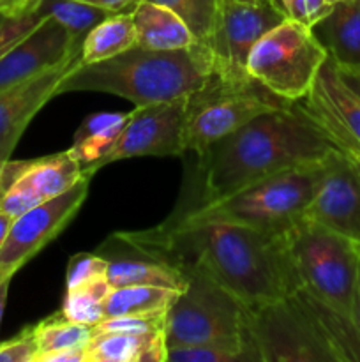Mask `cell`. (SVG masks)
<instances>
[{
	"label": "cell",
	"mask_w": 360,
	"mask_h": 362,
	"mask_svg": "<svg viewBox=\"0 0 360 362\" xmlns=\"http://www.w3.org/2000/svg\"><path fill=\"white\" fill-rule=\"evenodd\" d=\"M90 179L92 177L85 175L66 193L42 202L14 219L0 250V267L7 274H16V271L69 225L87 198Z\"/></svg>",
	"instance_id": "11"
},
{
	"label": "cell",
	"mask_w": 360,
	"mask_h": 362,
	"mask_svg": "<svg viewBox=\"0 0 360 362\" xmlns=\"http://www.w3.org/2000/svg\"><path fill=\"white\" fill-rule=\"evenodd\" d=\"M115 237L145 257L179 269H200L247 308L289 297L302 288L286 233L179 218L155 228Z\"/></svg>",
	"instance_id": "1"
},
{
	"label": "cell",
	"mask_w": 360,
	"mask_h": 362,
	"mask_svg": "<svg viewBox=\"0 0 360 362\" xmlns=\"http://www.w3.org/2000/svg\"><path fill=\"white\" fill-rule=\"evenodd\" d=\"M275 9L286 18L306 27H313L330 11L328 0H270Z\"/></svg>",
	"instance_id": "32"
},
{
	"label": "cell",
	"mask_w": 360,
	"mask_h": 362,
	"mask_svg": "<svg viewBox=\"0 0 360 362\" xmlns=\"http://www.w3.org/2000/svg\"><path fill=\"white\" fill-rule=\"evenodd\" d=\"M289 103L293 101L272 94L249 73L233 74L217 69L203 87L187 95L186 152H194L201 158L210 145L254 117Z\"/></svg>",
	"instance_id": "6"
},
{
	"label": "cell",
	"mask_w": 360,
	"mask_h": 362,
	"mask_svg": "<svg viewBox=\"0 0 360 362\" xmlns=\"http://www.w3.org/2000/svg\"><path fill=\"white\" fill-rule=\"evenodd\" d=\"M81 62V53L69 57L21 83L0 92V168L11 159L18 140L39 110L55 98L60 80Z\"/></svg>",
	"instance_id": "15"
},
{
	"label": "cell",
	"mask_w": 360,
	"mask_h": 362,
	"mask_svg": "<svg viewBox=\"0 0 360 362\" xmlns=\"http://www.w3.org/2000/svg\"><path fill=\"white\" fill-rule=\"evenodd\" d=\"M129 120V113H94L87 117L74 133L69 154L83 166L90 168L113 148Z\"/></svg>",
	"instance_id": "21"
},
{
	"label": "cell",
	"mask_w": 360,
	"mask_h": 362,
	"mask_svg": "<svg viewBox=\"0 0 360 362\" xmlns=\"http://www.w3.org/2000/svg\"><path fill=\"white\" fill-rule=\"evenodd\" d=\"M81 2L101 7L108 13H126V11H133L141 0H81Z\"/></svg>",
	"instance_id": "36"
},
{
	"label": "cell",
	"mask_w": 360,
	"mask_h": 362,
	"mask_svg": "<svg viewBox=\"0 0 360 362\" xmlns=\"http://www.w3.org/2000/svg\"><path fill=\"white\" fill-rule=\"evenodd\" d=\"M83 177V166L69 154V151L28 161L9 159L0 168V179L25 184L44 202L66 193Z\"/></svg>",
	"instance_id": "17"
},
{
	"label": "cell",
	"mask_w": 360,
	"mask_h": 362,
	"mask_svg": "<svg viewBox=\"0 0 360 362\" xmlns=\"http://www.w3.org/2000/svg\"><path fill=\"white\" fill-rule=\"evenodd\" d=\"M9 285H11V278L4 279V281L0 283V325H2L4 311H6V303H7V293H9Z\"/></svg>",
	"instance_id": "41"
},
{
	"label": "cell",
	"mask_w": 360,
	"mask_h": 362,
	"mask_svg": "<svg viewBox=\"0 0 360 362\" xmlns=\"http://www.w3.org/2000/svg\"><path fill=\"white\" fill-rule=\"evenodd\" d=\"M81 45L62 25L44 18L0 59V92L78 55Z\"/></svg>",
	"instance_id": "16"
},
{
	"label": "cell",
	"mask_w": 360,
	"mask_h": 362,
	"mask_svg": "<svg viewBox=\"0 0 360 362\" xmlns=\"http://www.w3.org/2000/svg\"><path fill=\"white\" fill-rule=\"evenodd\" d=\"M35 343H37V357L35 362L42 356L60 352V350L83 349L92 338V327L85 324L69 320L62 313H55L44 318L39 324L32 325Z\"/></svg>",
	"instance_id": "26"
},
{
	"label": "cell",
	"mask_w": 360,
	"mask_h": 362,
	"mask_svg": "<svg viewBox=\"0 0 360 362\" xmlns=\"http://www.w3.org/2000/svg\"><path fill=\"white\" fill-rule=\"evenodd\" d=\"M112 290L113 286L106 278L78 288L66 290L60 313L69 320L94 327L104 320V304Z\"/></svg>",
	"instance_id": "28"
},
{
	"label": "cell",
	"mask_w": 360,
	"mask_h": 362,
	"mask_svg": "<svg viewBox=\"0 0 360 362\" xmlns=\"http://www.w3.org/2000/svg\"><path fill=\"white\" fill-rule=\"evenodd\" d=\"M187 286L166 315V346L198 345L246 332L247 306L196 267H184Z\"/></svg>",
	"instance_id": "9"
},
{
	"label": "cell",
	"mask_w": 360,
	"mask_h": 362,
	"mask_svg": "<svg viewBox=\"0 0 360 362\" xmlns=\"http://www.w3.org/2000/svg\"><path fill=\"white\" fill-rule=\"evenodd\" d=\"M44 18L39 16L37 11L21 14L16 18H6L0 23V59L13 48L14 45L27 37Z\"/></svg>",
	"instance_id": "33"
},
{
	"label": "cell",
	"mask_w": 360,
	"mask_h": 362,
	"mask_svg": "<svg viewBox=\"0 0 360 362\" xmlns=\"http://www.w3.org/2000/svg\"><path fill=\"white\" fill-rule=\"evenodd\" d=\"M37 343L32 327H27L20 336L0 343V362H35Z\"/></svg>",
	"instance_id": "34"
},
{
	"label": "cell",
	"mask_w": 360,
	"mask_h": 362,
	"mask_svg": "<svg viewBox=\"0 0 360 362\" xmlns=\"http://www.w3.org/2000/svg\"><path fill=\"white\" fill-rule=\"evenodd\" d=\"M286 243L302 288L353 322L360 247L306 216L286 232Z\"/></svg>",
	"instance_id": "5"
},
{
	"label": "cell",
	"mask_w": 360,
	"mask_h": 362,
	"mask_svg": "<svg viewBox=\"0 0 360 362\" xmlns=\"http://www.w3.org/2000/svg\"><path fill=\"white\" fill-rule=\"evenodd\" d=\"M311 32L335 66H360V0L334 2Z\"/></svg>",
	"instance_id": "18"
},
{
	"label": "cell",
	"mask_w": 360,
	"mask_h": 362,
	"mask_svg": "<svg viewBox=\"0 0 360 362\" xmlns=\"http://www.w3.org/2000/svg\"><path fill=\"white\" fill-rule=\"evenodd\" d=\"M138 46L159 52H175L196 45L186 23L168 7L141 0L133 9Z\"/></svg>",
	"instance_id": "20"
},
{
	"label": "cell",
	"mask_w": 360,
	"mask_h": 362,
	"mask_svg": "<svg viewBox=\"0 0 360 362\" xmlns=\"http://www.w3.org/2000/svg\"><path fill=\"white\" fill-rule=\"evenodd\" d=\"M7 278H13V276H9L6 271H4L2 267H0V283H2L4 279H7Z\"/></svg>",
	"instance_id": "42"
},
{
	"label": "cell",
	"mask_w": 360,
	"mask_h": 362,
	"mask_svg": "<svg viewBox=\"0 0 360 362\" xmlns=\"http://www.w3.org/2000/svg\"><path fill=\"white\" fill-rule=\"evenodd\" d=\"M166 362H261L247 331L240 336L168 349Z\"/></svg>",
	"instance_id": "24"
},
{
	"label": "cell",
	"mask_w": 360,
	"mask_h": 362,
	"mask_svg": "<svg viewBox=\"0 0 360 362\" xmlns=\"http://www.w3.org/2000/svg\"><path fill=\"white\" fill-rule=\"evenodd\" d=\"M295 103L339 152L360 166V98L341 80L334 60L327 57L311 90Z\"/></svg>",
	"instance_id": "12"
},
{
	"label": "cell",
	"mask_w": 360,
	"mask_h": 362,
	"mask_svg": "<svg viewBox=\"0 0 360 362\" xmlns=\"http://www.w3.org/2000/svg\"><path fill=\"white\" fill-rule=\"evenodd\" d=\"M106 279L113 288L140 285L162 286V288H173L182 292L187 286V276L184 274L182 269L150 257H147L145 260H138V258L109 260Z\"/></svg>",
	"instance_id": "22"
},
{
	"label": "cell",
	"mask_w": 360,
	"mask_h": 362,
	"mask_svg": "<svg viewBox=\"0 0 360 362\" xmlns=\"http://www.w3.org/2000/svg\"><path fill=\"white\" fill-rule=\"evenodd\" d=\"M186 108L187 95L155 105L136 106L129 113V120L112 151L94 166L83 170V173L94 177L102 166L120 159L141 156H182L186 152Z\"/></svg>",
	"instance_id": "10"
},
{
	"label": "cell",
	"mask_w": 360,
	"mask_h": 362,
	"mask_svg": "<svg viewBox=\"0 0 360 362\" xmlns=\"http://www.w3.org/2000/svg\"><path fill=\"white\" fill-rule=\"evenodd\" d=\"M320 179V163L282 170L180 216L187 221H224L286 233L306 214Z\"/></svg>",
	"instance_id": "4"
},
{
	"label": "cell",
	"mask_w": 360,
	"mask_h": 362,
	"mask_svg": "<svg viewBox=\"0 0 360 362\" xmlns=\"http://www.w3.org/2000/svg\"><path fill=\"white\" fill-rule=\"evenodd\" d=\"M166 315H168V311L109 317L99 322L97 325H94L92 334H109V332L148 334V332H161L166 327Z\"/></svg>",
	"instance_id": "30"
},
{
	"label": "cell",
	"mask_w": 360,
	"mask_h": 362,
	"mask_svg": "<svg viewBox=\"0 0 360 362\" xmlns=\"http://www.w3.org/2000/svg\"><path fill=\"white\" fill-rule=\"evenodd\" d=\"M39 0H0V14L4 18H16L35 11Z\"/></svg>",
	"instance_id": "35"
},
{
	"label": "cell",
	"mask_w": 360,
	"mask_h": 362,
	"mask_svg": "<svg viewBox=\"0 0 360 362\" xmlns=\"http://www.w3.org/2000/svg\"><path fill=\"white\" fill-rule=\"evenodd\" d=\"M179 293V290L162 286H119L113 288L106 299L104 318L168 311Z\"/></svg>",
	"instance_id": "25"
},
{
	"label": "cell",
	"mask_w": 360,
	"mask_h": 362,
	"mask_svg": "<svg viewBox=\"0 0 360 362\" xmlns=\"http://www.w3.org/2000/svg\"><path fill=\"white\" fill-rule=\"evenodd\" d=\"M327 57L309 27L282 20L251 48L246 69L272 94L299 101L311 90Z\"/></svg>",
	"instance_id": "8"
},
{
	"label": "cell",
	"mask_w": 360,
	"mask_h": 362,
	"mask_svg": "<svg viewBox=\"0 0 360 362\" xmlns=\"http://www.w3.org/2000/svg\"><path fill=\"white\" fill-rule=\"evenodd\" d=\"M35 11L41 18H52L56 23L62 25L80 42H83V39L95 25L113 14L81 0H39Z\"/></svg>",
	"instance_id": "27"
},
{
	"label": "cell",
	"mask_w": 360,
	"mask_h": 362,
	"mask_svg": "<svg viewBox=\"0 0 360 362\" xmlns=\"http://www.w3.org/2000/svg\"><path fill=\"white\" fill-rule=\"evenodd\" d=\"M164 331L148 334H92L85 345V362H166Z\"/></svg>",
	"instance_id": "19"
},
{
	"label": "cell",
	"mask_w": 360,
	"mask_h": 362,
	"mask_svg": "<svg viewBox=\"0 0 360 362\" xmlns=\"http://www.w3.org/2000/svg\"><path fill=\"white\" fill-rule=\"evenodd\" d=\"M4 20H6V18H4V16H2V14H0V23H2V21H4Z\"/></svg>",
	"instance_id": "44"
},
{
	"label": "cell",
	"mask_w": 360,
	"mask_h": 362,
	"mask_svg": "<svg viewBox=\"0 0 360 362\" xmlns=\"http://www.w3.org/2000/svg\"><path fill=\"white\" fill-rule=\"evenodd\" d=\"M304 216L360 247V166L342 152H328L320 161L316 191Z\"/></svg>",
	"instance_id": "13"
},
{
	"label": "cell",
	"mask_w": 360,
	"mask_h": 362,
	"mask_svg": "<svg viewBox=\"0 0 360 362\" xmlns=\"http://www.w3.org/2000/svg\"><path fill=\"white\" fill-rule=\"evenodd\" d=\"M217 71L208 46L159 52L134 45L120 55L94 64H76L56 87V95L69 92H106L134 106L155 105L189 95Z\"/></svg>",
	"instance_id": "3"
},
{
	"label": "cell",
	"mask_w": 360,
	"mask_h": 362,
	"mask_svg": "<svg viewBox=\"0 0 360 362\" xmlns=\"http://www.w3.org/2000/svg\"><path fill=\"white\" fill-rule=\"evenodd\" d=\"M37 362H85V346L48 354V356H42Z\"/></svg>",
	"instance_id": "37"
},
{
	"label": "cell",
	"mask_w": 360,
	"mask_h": 362,
	"mask_svg": "<svg viewBox=\"0 0 360 362\" xmlns=\"http://www.w3.org/2000/svg\"><path fill=\"white\" fill-rule=\"evenodd\" d=\"M239 2H249V4H261V2H270V0H239Z\"/></svg>",
	"instance_id": "43"
},
{
	"label": "cell",
	"mask_w": 360,
	"mask_h": 362,
	"mask_svg": "<svg viewBox=\"0 0 360 362\" xmlns=\"http://www.w3.org/2000/svg\"><path fill=\"white\" fill-rule=\"evenodd\" d=\"M138 45L133 11L113 13L95 25L81 45V62L94 64L120 55Z\"/></svg>",
	"instance_id": "23"
},
{
	"label": "cell",
	"mask_w": 360,
	"mask_h": 362,
	"mask_svg": "<svg viewBox=\"0 0 360 362\" xmlns=\"http://www.w3.org/2000/svg\"><path fill=\"white\" fill-rule=\"evenodd\" d=\"M328 2H330V4H334V2H337V0H328Z\"/></svg>",
	"instance_id": "45"
},
{
	"label": "cell",
	"mask_w": 360,
	"mask_h": 362,
	"mask_svg": "<svg viewBox=\"0 0 360 362\" xmlns=\"http://www.w3.org/2000/svg\"><path fill=\"white\" fill-rule=\"evenodd\" d=\"M14 219L9 214H6L4 211H0V250H2L4 243H6L7 235H9L11 225H13Z\"/></svg>",
	"instance_id": "40"
},
{
	"label": "cell",
	"mask_w": 360,
	"mask_h": 362,
	"mask_svg": "<svg viewBox=\"0 0 360 362\" xmlns=\"http://www.w3.org/2000/svg\"><path fill=\"white\" fill-rule=\"evenodd\" d=\"M337 74L341 76V80L344 81V85L348 88H352L356 95L360 98V66L355 67H337Z\"/></svg>",
	"instance_id": "38"
},
{
	"label": "cell",
	"mask_w": 360,
	"mask_h": 362,
	"mask_svg": "<svg viewBox=\"0 0 360 362\" xmlns=\"http://www.w3.org/2000/svg\"><path fill=\"white\" fill-rule=\"evenodd\" d=\"M286 20L272 2L249 4L219 0V14L208 48L224 73L246 74L251 48L270 28Z\"/></svg>",
	"instance_id": "14"
},
{
	"label": "cell",
	"mask_w": 360,
	"mask_h": 362,
	"mask_svg": "<svg viewBox=\"0 0 360 362\" xmlns=\"http://www.w3.org/2000/svg\"><path fill=\"white\" fill-rule=\"evenodd\" d=\"M108 258L95 253H78L69 258L66 269V290L88 285L108 274Z\"/></svg>",
	"instance_id": "31"
},
{
	"label": "cell",
	"mask_w": 360,
	"mask_h": 362,
	"mask_svg": "<svg viewBox=\"0 0 360 362\" xmlns=\"http://www.w3.org/2000/svg\"><path fill=\"white\" fill-rule=\"evenodd\" d=\"M246 331L261 362H342L341 350L302 290L247 308Z\"/></svg>",
	"instance_id": "7"
},
{
	"label": "cell",
	"mask_w": 360,
	"mask_h": 362,
	"mask_svg": "<svg viewBox=\"0 0 360 362\" xmlns=\"http://www.w3.org/2000/svg\"><path fill=\"white\" fill-rule=\"evenodd\" d=\"M332 151L337 148L330 138L293 101L254 117L198 159L210 200L282 170L320 163Z\"/></svg>",
	"instance_id": "2"
},
{
	"label": "cell",
	"mask_w": 360,
	"mask_h": 362,
	"mask_svg": "<svg viewBox=\"0 0 360 362\" xmlns=\"http://www.w3.org/2000/svg\"><path fill=\"white\" fill-rule=\"evenodd\" d=\"M353 325H355L356 338H359V343H360V267H359V276H356L355 303H353Z\"/></svg>",
	"instance_id": "39"
},
{
	"label": "cell",
	"mask_w": 360,
	"mask_h": 362,
	"mask_svg": "<svg viewBox=\"0 0 360 362\" xmlns=\"http://www.w3.org/2000/svg\"><path fill=\"white\" fill-rule=\"evenodd\" d=\"M172 9L189 27L198 42L208 46L219 14V0H147Z\"/></svg>",
	"instance_id": "29"
}]
</instances>
